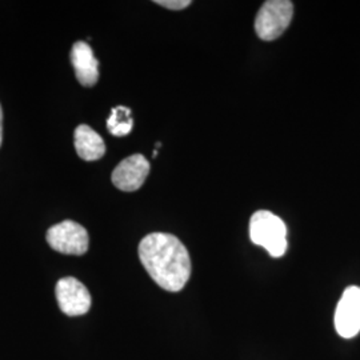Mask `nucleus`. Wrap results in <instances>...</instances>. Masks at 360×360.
Masks as SVG:
<instances>
[{
    "label": "nucleus",
    "instance_id": "nucleus-1",
    "mask_svg": "<svg viewBox=\"0 0 360 360\" xmlns=\"http://www.w3.org/2000/svg\"><path fill=\"white\" fill-rule=\"evenodd\" d=\"M139 257L155 283L169 292L183 290L191 276L190 254L171 233L154 232L143 238Z\"/></svg>",
    "mask_w": 360,
    "mask_h": 360
},
{
    "label": "nucleus",
    "instance_id": "nucleus-2",
    "mask_svg": "<svg viewBox=\"0 0 360 360\" xmlns=\"http://www.w3.org/2000/svg\"><path fill=\"white\" fill-rule=\"evenodd\" d=\"M250 238L254 245L266 248L272 257H282L287 251V227L270 211H257L250 221Z\"/></svg>",
    "mask_w": 360,
    "mask_h": 360
},
{
    "label": "nucleus",
    "instance_id": "nucleus-3",
    "mask_svg": "<svg viewBox=\"0 0 360 360\" xmlns=\"http://www.w3.org/2000/svg\"><path fill=\"white\" fill-rule=\"evenodd\" d=\"M294 15V4L288 0L266 1L255 19V32L262 40H275L283 35Z\"/></svg>",
    "mask_w": 360,
    "mask_h": 360
},
{
    "label": "nucleus",
    "instance_id": "nucleus-4",
    "mask_svg": "<svg viewBox=\"0 0 360 360\" xmlns=\"http://www.w3.org/2000/svg\"><path fill=\"white\" fill-rule=\"evenodd\" d=\"M46 238L52 250L65 255H84L89 251V232L74 220L52 226Z\"/></svg>",
    "mask_w": 360,
    "mask_h": 360
},
{
    "label": "nucleus",
    "instance_id": "nucleus-5",
    "mask_svg": "<svg viewBox=\"0 0 360 360\" xmlns=\"http://www.w3.org/2000/svg\"><path fill=\"white\" fill-rule=\"evenodd\" d=\"M55 294L59 309L68 316H80L90 311L91 295L87 287L72 276L60 279Z\"/></svg>",
    "mask_w": 360,
    "mask_h": 360
},
{
    "label": "nucleus",
    "instance_id": "nucleus-6",
    "mask_svg": "<svg viewBox=\"0 0 360 360\" xmlns=\"http://www.w3.org/2000/svg\"><path fill=\"white\" fill-rule=\"evenodd\" d=\"M335 328L345 339L360 333V287L351 285L345 290L335 311Z\"/></svg>",
    "mask_w": 360,
    "mask_h": 360
},
{
    "label": "nucleus",
    "instance_id": "nucleus-7",
    "mask_svg": "<svg viewBox=\"0 0 360 360\" xmlns=\"http://www.w3.org/2000/svg\"><path fill=\"white\" fill-rule=\"evenodd\" d=\"M150 168V162L142 154L131 155L116 166L112 172V183L122 191H136L144 184Z\"/></svg>",
    "mask_w": 360,
    "mask_h": 360
},
{
    "label": "nucleus",
    "instance_id": "nucleus-8",
    "mask_svg": "<svg viewBox=\"0 0 360 360\" xmlns=\"http://www.w3.org/2000/svg\"><path fill=\"white\" fill-rule=\"evenodd\" d=\"M71 65L83 87H94L99 79V62L86 41H77L71 49Z\"/></svg>",
    "mask_w": 360,
    "mask_h": 360
},
{
    "label": "nucleus",
    "instance_id": "nucleus-9",
    "mask_svg": "<svg viewBox=\"0 0 360 360\" xmlns=\"http://www.w3.org/2000/svg\"><path fill=\"white\" fill-rule=\"evenodd\" d=\"M75 150L79 158L86 162L99 160L105 154L103 138L87 124H80L75 129Z\"/></svg>",
    "mask_w": 360,
    "mask_h": 360
},
{
    "label": "nucleus",
    "instance_id": "nucleus-10",
    "mask_svg": "<svg viewBox=\"0 0 360 360\" xmlns=\"http://www.w3.org/2000/svg\"><path fill=\"white\" fill-rule=\"evenodd\" d=\"M134 119L131 110L126 105H117L112 108L111 115L107 119V129L114 136H126L132 131Z\"/></svg>",
    "mask_w": 360,
    "mask_h": 360
},
{
    "label": "nucleus",
    "instance_id": "nucleus-11",
    "mask_svg": "<svg viewBox=\"0 0 360 360\" xmlns=\"http://www.w3.org/2000/svg\"><path fill=\"white\" fill-rule=\"evenodd\" d=\"M155 3L165 8H168V10H174V11L187 8L191 4L190 0H156Z\"/></svg>",
    "mask_w": 360,
    "mask_h": 360
},
{
    "label": "nucleus",
    "instance_id": "nucleus-12",
    "mask_svg": "<svg viewBox=\"0 0 360 360\" xmlns=\"http://www.w3.org/2000/svg\"><path fill=\"white\" fill-rule=\"evenodd\" d=\"M3 141V111H1V105H0V146Z\"/></svg>",
    "mask_w": 360,
    "mask_h": 360
}]
</instances>
